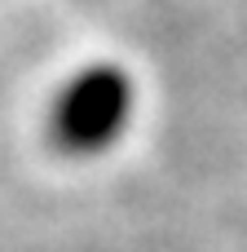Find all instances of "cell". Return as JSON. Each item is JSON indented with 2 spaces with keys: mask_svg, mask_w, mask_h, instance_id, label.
Listing matches in <instances>:
<instances>
[{
  "mask_svg": "<svg viewBox=\"0 0 247 252\" xmlns=\"http://www.w3.org/2000/svg\"><path fill=\"white\" fill-rule=\"evenodd\" d=\"M124 111H128V84L115 71H88L53 106V137L66 151H93L106 137H115Z\"/></svg>",
  "mask_w": 247,
  "mask_h": 252,
  "instance_id": "6da1fadb",
  "label": "cell"
}]
</instances>
